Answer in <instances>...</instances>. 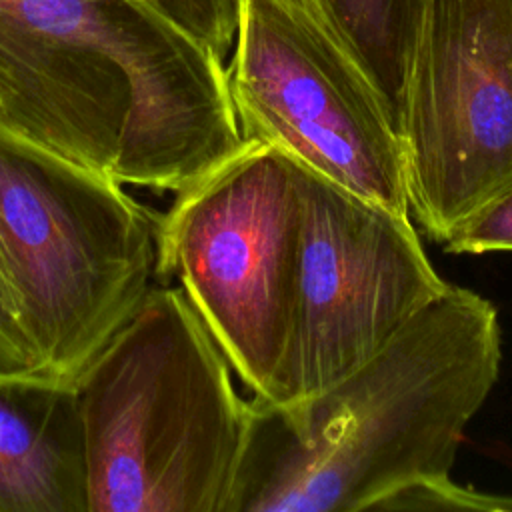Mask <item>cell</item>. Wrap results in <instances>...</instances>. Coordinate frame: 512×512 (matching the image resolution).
I'll return each instance as SVG.
<instances>
[{
	"mask_svg": "<svg viewBox=\"0 0 512 512\" xmlns=\"http://www.w3.org/2000/svg\"><path fill=\"white\" fill-rule=\"evenodd\" d=\"M400 142L408 210L436 242L512 180V0H430Z\"/></svg>",
	"mask_w": 512,
	"mask_h": 512,
	"instance_id": "6",
	"label": "cell"
},
{
	"mask_svg": "<svg viewBox=\"0 0 512 512\" xmlns=\"http://www.w3.org/2000/svg\"><path fill=\"white\" fill-rule=\"evenodd\" d=\"M144 2L192 38L208 46L222 60L234 44L238 22V0H138Z\"/></svg>",
	"mask_w": 512,
	"mask_h": 512,
	"instance_id": "12",
	"label": "cell"
},
{
	"mask_svg": "<svg viewBox=\"0 0 512 512\" xmlns=\"http://www.w3.org/2000/svg\"><path fill=\"white\" fill-rule=\"evenodd\" d=\"M296 166L256 142L156 214V274L176 278L256 398L286 402L298 250Z\"/></svg>",
	"mask_w": 512,
	"mask_h": 512,
	"instance_id": "4",
	"label": "cell"
},
{
	"mask_svg": "<svg viewBox=\"0 0 512 512\" xmlns=\"http://www.w3.org/2000/svg\"><path fill=\"white\" fill-rule=\"evenodd\" d=\"M88 512H226L248 402L180 286H152L76 380Z\"/></svg>",
	"mask_w": 512,
	"mask_h": 512,
	"instance_id": "2",
	"label": "cell"
},
{
	"mask_svg": "<svg viewBox=\"0 0 512 512\" xmlns=\"http://www.w3.org/2000/svg\"><path fill=\"white\" fill-rule=\"evenodd\" d=\"M294 166L300 204L284 404L356 370L448 286L408 214Z\"/></svg>",
	"mask_w": 512,
	"mask_h": 512,
	"instance_id": "5",
	"label": "cell"
},
{
	"mask_svg": "<svg viewBox=\"0 0 512 512\" xmlns=\"http://www.w3.org/2000/svg\"><path fill=\"white\" fill-rule=\"evenodd\" d=\"M0 284L10 292V296L14 298V294H12V290H10V286H8V282H6V274H4V258H2V246H0ZM16 302V300H14Z\"/></svg>",
	"mask_w": 512,
	"mask_h": 512,
	"instance_id": "14",
	"label": "cell"
},
{
	"mask_svg": "<svg viewBox=\"0 0 512 512\" xmlns=\"http://www.w3.org/2000/svg\"><path fill=\"white\" fill-rule=\"evenodd\" d=\"M372 88L398 138L430 0H270Z\"/></svg>",
	"mask_w": 512,
	"mask_h": 512,
	"instance_id": "9",
	"label": "cell"
},
{
	"mask_svg": "<svg viewBox=\"0 0 512 512\" xmlns=\"http://www.w3.org/2000/svg\"><path fill=\"white\" fill-rule=\"evenodd\" d=\"M40 376L38 354L20 322L18 306L0 284V376Z\"/></svg>",
	"mask_w": 512,
	"mask_h": 512,
	"instance_id": "13",
	"label": "cell"
},
{
	"mask_svg": "<svg viewBox=\"0 0 512 512\" xmlns=\"http://www.w3.org/2000/svg\"><path fill=\"white\" fill-rule=\"evenodd\" d=\"M400 510H434V512H512V494H490L474 488L458 486L450 474L438 478L416 480L378 500L372 512H400Z\"/></svg>",
	"mask_w": 512,
	"mask_h": 512,
	"instance_id": "10",
	"label": "cell"
},
{
	"mask_svg": "<svg viewBox=\"0 0 512 512\" xmlns=\"http://www.w3.org/2000/svg\"><path fill=\"white\" fill-rule=\"evenodd\" d=\"M226 72L244 142L410 216L402 142L376 94L270 0H238Z\"/></svg>",
	"mask_w": 512,
	"mask_h": 512,
	"instance_id": "7",
	"label": "cell"
},
{
	"mask_svg": "<svg viewBox=\"0 0 512 512\" xmlns=\"http://www.w3.org/2000/svg\"><path fill=\"white\" fill-rule=\"evenodd\" d=\"M500 362L494 304L448 284L322 392L248 402L226 512H372L400 486L450 474Z\"/></svg>",
	"mask_w": 512,
	"mask_h": 512,
	"instance_id": "1",
	"label": "cell"
},
{
	"mask_svg": "<svg viewBox=\"0 0 512 512\" xmlns=\"http://www.w3.org/2000/svg\"><path fill=\"white\" fill-rule=\"evenodd\" d=\"M0 246L40 376L76 382L156 276V212L0 126Z\"/></svg>",
	"mask_w": 512,
	"mask_h": 512,
	"instance_id": "3",
	"label": "cell"
},
{
	"mask_svg": "<svg viewBox=\"0 0 512 512\" xmlns=\"http://www.w3.org/2000/svg\"><path fill=\"white\" fill-rule=\"evenodd\" d=\"M0 512H88L76 382L0 376Z\"/></svg>",
	"mask_w": 512,
	"mask_h": 512,
	"instance_id": "8",
	"label": "cell"
},
{
	"mask_svg": "<svg viewBox=\"0 0 512 512\" xmlns=\"http://www.w3.org/2000/svg\"><path fill=\"white\" fill-rule=\"evenodd\" d=\"M442 246L452 254L512 252V180L460 220Z\"/></svg>",
	"mask_w": 512,
	"mask_h": 512,
	"instance_id": "11",
	"label": "cell"
}]
</instances>
